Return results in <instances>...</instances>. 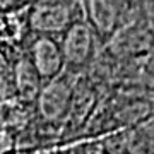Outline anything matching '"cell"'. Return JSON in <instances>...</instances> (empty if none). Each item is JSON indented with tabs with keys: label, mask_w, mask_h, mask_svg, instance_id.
Returning <instances> with one entry per match:
<instances>
[{
	"label": "cell",
	"mask_w": 154,
	"mask_h": 154,
	"mask_svg": "<svg viewBox=\"0 0 154 154\" xmlns=\"http://www.w3.org/2000/svg\"><path fill=\"white\" fill-rule=\"evenodd\" d=\"M17 67L11 69L5 60H0V101L9 99L14 93H17V81H16Z\"/></svg>",
	"instance_id": "cell-8"
},
{
	"label": "cell",
	"mask_w": 154,
	"mask_h": 154,
	"mask_svg": "<svg viewBox=\"0 0 154 154\" xmlns=\"http://www.w3.org/2000/svg\"><path fill=\"white\" fill-rule=\"evenodd\" d=\"M9 123H11V118H9V115H7L5 111L2 110V106H0V137H4V134L7 132Z\"/></svg>",
	"instance_id": "cell-9"
},
{
	"label": "cell",
	"mask_w": 154,
	"mask_h": 154,
	"mask_svg": "<svg viewBox=\"0 0 154 154\" xmlns=\"http://www.w3.org/2000/svg\"><path fill=\"white\" fill-rule=\"evenodd\" d=\"M2 154H17V152H14V151H7V152H2Z\"/></svg>",
	"instance_id": "cell-10"
},
{
	"label": "cell",
	"mask_w": 154,
	"mask_h": 154,
	"mask_svg": "<svg viewBox=\"0 0 154 154\" xmlns=\"http://www.w3.org/2000/svg\"><path fill=\"white\" fill-rule=\"evenodd\" d=\"M91 21L94 22V28L101 29L103 33H108L116 22L118 12L111 0H91Z\"/></svg>",
	"instance_id": "cell-5"
},
{
	"label": "cell",
	"mask_w": 154,
	"mask_h": 154,
	"mask_svg": "<svg viewBox=\"0 0 154 154\" xmlns=\"http://www.w3.org/2000/svg\"><path fill=\"white\" fill-rule=\"evenodd\" d=\"M29 60L33 63L34 70L38 72L39 79L46 81V82L57 79L63 63H65L60 45L50 38H41L34 43Z\"/></svg>",
	"instance_id": "cell-2"
},
{
	"label": "cell",
	"mask_w": 154,
	"mask_h": 154,
	"mask_svg": "<svg viewBox=\"0 0 154 154\" xmlns=\"http://www.w3.org/2000/svg\"><path fill=\"white\" fill-rule=\"evenodd\" d=\"M57 154H118L116 147L113 144L111 135L99 140H86V142L74 144L70 147L62 149L60 152Z\"/></svg>",
	"instance_id": "cell-7"
},
{
	"label": "cell",
	"mask_w": 154,
	"mask_h": 154,
	"mask_svg": "<svg viewBox=\"0 0 154 154\" xmlns=\"http://www.w3.org/2000/svg\"><path fill=\"white\" fill-rule=\"evenodd\" d=\"M63 62L70 65H82L93 51V31L86 22L75 21L67 26L60 45Z\"/></svg>",
	"instance_id": "cell-1"
},
{
	"label": "cell",
	"mask_w": 154,
	"mask_h": 154,
	"mask_svg": "<svg viewBox=\"0 0 154 154\" xmlns=\"http://www.w3.org/2000/svg\"><path fill=\"white\" fill-rule=\"evenodd\" d=\"M69 21H70L69 9L62 2H45L34 9L33 14V22L36 24V28L45 31L67 28Z\"/></svg>",
	"instance_id": "cell-4"
},
{
	"label": "cell",
	"mask_w": 154,
	"mask_h": 154,
	"mask_svg": "<svg viewBox=\"0 0 154 154\" xmlns=\"http://www.w3.org/2000/svg\"><path fill=\"white\" fill-rule=\"evenodd\" d=\"M70 89L62 79H53L41 91L39 108L48 122H62L70 110Z\"/></svg>",
	"instance_id": "cell-3"
},
{
	"label": "cell",
	"mask_w": 154,
	"mask_h": 154,
	"mask_svg": "<svg viewBox=\"0 0 154 154\" xmlns=\"http://www.w3.org/2000/svg\"><path fill=\"white\" fill-rule=\"evenodd\" d=\"M16 81H17V93L26 96L28 99H33L39 91V79L38 72L34 70L31 60H24L17 65V74H16Z\"/></svg>",
	"instance_id": "cell-6"
}]
</instances>
